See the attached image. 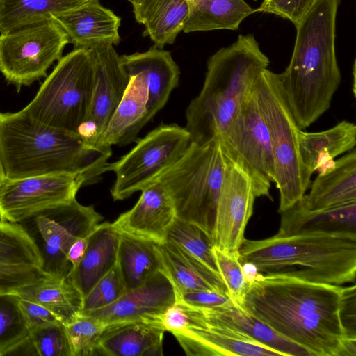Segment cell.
<instances>
[{"mask_svg":"<svg viewBox=\"0 0 356 356\" xmlns=\"http://www.w3.org/2000/svg\"><path fill=\"white\" fill-rule=\"evenodd\" d=\"M343 288L259 273L248 286L244 309L312 356H341Z\"/></svg>","mask_w":356,"mask_h":356,"instance_id":"6da1fadb","label":"cell"},{"mask_svg":"<svg viewBox=\"0 0 356 356\" xmlns=\"http://www.w3.org/2000/svg\"><path fill=\"white\" fill-rule=\"evenodd\" d=\"M340 0H316L295 26L296 36L287 67L279 74L288 104L304 130L330 107L341 75L335 49Z\"/></svg>","mask_w":356,"mask_h":356,"instance_id":"7a4b0ae2","label":"cell"},{"mask_svg":"<svg viewBox=\"0 0 356 356\" xmlns=\"http://www.w3.org/2000/svg\"><path fill=\"white\" fill-rule=\"evenodd\" d=\"M111 149L88 146L76 134L40 123L22 110L0 113V156L7 179L68 173L86 186L106 172Z\"/></svg>","mask_w":356,"mask_h":356,"instance_id":"3957f363","label":"cell"},{"mask_svg":"<svg viewBox=\"0 0 356 356\" xmlns=\"http://www.w3.org/2000/svg\"><path fill=\"white\" fill-rule=\"evenodd\" d=\"M269 59L253 34L239 35L207 60L202 88L186 111L191 142L203 144L224 133L238 115Z\"/></svg>","mask_w":356,"mask_h":356,"instance_id":"277c9868","label":"cell"},{"mask_svg":"<svg viewBox=\"0 0 356 356\" xmlns=\"http://www.w3.org/2000/svg\"><path fill=\"white\" fill-rule=\"evenodd\" d=\"M241 263L253 264L259 273L341 285L355 283L356 235L301 233L261 239L245 238Z\"/></svg>","mask_w":356,"mask_h":356,"instance_id":"5b68a950","label":"cell"},{"mask_svg":"<svg viewBox=\"0 0 356 356\" xmlns=\"http://www.w3.org/2000/svg\"><path fill=\"white\" fill-rule=\"evenodd\" d=\"M226 165L218 137L203 144L191 142L156 180L170 197L176 217L197 226L211 243Z\"/></svg>","mask_w":356,"mask_h":356,"instance_id":"8992f818","label":"cell"},{"mask_svg":"<svg viewBox=\"0 0 356 356\" xmlns=\"http://www.w3.org/2000/svg\"><path fill=\"white\" fill-rule=\"evenodd\" d=\"M258 104L268 128L273 152L278 212L292 207L311 186V175L303 165L298 149V127L280 81L279 74L268 68L255 83Z\"/></svg>","mask_w":356,"mask_h":356,"instance_id":"52a82bcc","label":"cell"},{"mask_svg":"<svg viewBox=\"0 0 356 356\" xmlns=\"http://www.w3.org/2000/svg\"><path fill=\"white\" fill-rule=\"evenodd\" d=\"M93 83L94 68L88 49L74 48L58 60L22 111L40 123L77 134L89 113Z\"/></svg>","mask_w":356,"mask_h":356,"instance_id":"ba28073f","label":"cell"},{"mask_svg":"<svg viewBox=\"0 0 356 356\" xmlns=\"http://www.w3.org/2000/svg\"><path fill=\"white\" fill-rule=\"evenodd\" d=\"M104 217L76 198L38 211L18 222L34 243L41 270L56 279L67 277L72 266L67 254L72 243L88 236Z\"/></svg>","mask_w":356,"mask_h":356,"instance_id":"9c48e42d","label":"cell"},{"mask_svg":"<svg viewBox=\"0 0 356 356\" xmlns=\"http://www.w3.org/2000/svg\"><path fill=\"white\" fill-rule=\"evenodd\" d=\"M191 143L188 131L177 124H162L152 130L119 160L108 163L106 171L115 175L111 189L113 199L123 200L156 181Z\"/></svg>","mask_w":356,"mask_h":356,"instance_id":"30bf717a","label":"cell"},{"mask_svg":"<svg viewBox=\"0 0 356 356\" xmlns=\"http://www.w3.org/2000/svg\"><path fill=\"white\" fill-rule=\"evenodd\" d=\"M68 43L65 32L52 19L2 33L0 73L19 92L46 76Z\"/></svg>","mask_w":356,"mask_h":356,"instance_id":"8fae6325","label":"cell"},{"mask_svg":"<svg viewBox=\"0 0 356 356\" xmlns=\"http://www.w3.org/2000/svg\"><path fill=\"white\" fill-rule=\"evenodd\" d=\"M218 138L224 154L250 179L256 197H270L275 182L274 161L254 84L238 115Z\"/></svg>","mask_w":356,"mask_h":356,"instance_id":"7c38bea8","label":"cell"},{"mask_svg":"<svg viewBox=\"0 0 356 356\" xmlns=\"http://www.w3.org/2000/svg\"><path fill=\"white\" fill-rule=\"evenodd\" d=\"M83 186L82 177L68 173L6 178L0 185V220L18 223L38 211L76 198Z\"/></svg>","mask_w":356,"mask_h":356,"instance_id":"4fadbf2b","label":"cell"},{"mask_svg":"<svg viewBox=\"0 0 356 356\" xmlns=\"http://www.w3.org/2000/svg\"><path fill=\"white\" fill-rule=\"evenodd\" d=\"M225 157L227 165L218 200L212 245L223 252L234 254L238 252L245 239L256 196L248 177Z\"/></svg>","mask_w":356,"mask_h":356,"instance_id":"5bb4252c","label":"cell"},{"mask_svg":"<svg viewBox=\"0 0 356 356\" xmlns=\"http://www.w3.org/2000/svg\"><path fill=\"white\" fill-rule=\"evenodd\" d=\"M176 301L172 283L165 273L159 270L139 286L127 290L113 303L81 314L107 323L139 319L159 321V316Z\"/></svg>","mask_w":356,"mask_h":356,"instance_id":"9a60e30c","label":"cell"},{"mask_svg":"<svg viewBox=\"0 0 356 356\" xmlns=\"http://www.w3.org/2000/svg\"><path fill=\"white\" fill-rule=\"evenodd\" d=\"M87 49L93 64L94 83L86 120L96 126L99 139L123 97L129 77L112 44H101Z\"/></svg>","mask_w":356,"mask_h":356,"instance_id":"2e32d148","label":"cell"},{"mask_svg":"<svg viewBox=\"0 0 356 356\" xmlns=\"http://www.w3.org/2000/svg\"><path fill=\"white\" fill-rule=\"evenodd\" d=\"M177 302L186 314L188 325L208 324L228 327L280 352L283 356H312L307 350L283 337L234 303L212 308H196Z\"/></svg>","mask_w":356,"mask_h":356,"instance_id":"e0dca14e","label":"cell"},{"mask_svg":"<svg viewBox=\"0 0 356 356\" xmlns=\"http://www.w3.org/2000/svg\"><path fill=\"white\" fill-rule=\"evenodd\" d=\"M135 205L112 222L122 234L162 243L176 218L170 197L158 181L141 191Z\"/></svg>","mask_w":356,"mask_h":356,"instance_id":"ac0fdd59","label":"cell"},{"mask_svg":"<svg viewBox=\"0 0 356 356\" xmlns=\"http://www.w3.org/2000/svg\"><path fill=\"white\" fill-rule=\"evenodd\" d=\"M172 334L190 356H283L280 352L222 326L188 325Z\"/></svg>","mask_w":356,"mask_h":356,"instance_id":"d6986e66","label":"cell"},{"mask_svg":"<svg viewBox=\"0 0 356 356\" xmlns=\"http://www.w3.org/2000/svg\"><path fill=\"white\" fill-rule=\"evenodd\" d=\"M51 19L65 32L74 48L88 49L101 44L118 45L120 41V17L102 6L99 0H90L54 14Z\"/></svg>","mask_w":356,"mask_h":356,"instance_id":"ffe728a7","label":"cell"},{"mask_svg":"<svg viewBox=\"0 0 356 356\" xmlns=\"http://www.w3.org/2000/svg\"><path fill=\"white\" fill-rule=\"evenodd\" d=\"M165 332L161 323L153 320L108 323L98 341L95 355H163Z\"/></svg>","mask_w":356,"mask_h":356,"instance_id":"44dd1931","label":"cell"},{"mask_svg":"<svg viewBox=\"0 0 356 356\" xmlns=\"http://www.w3.org/2000/svg\"><path fill=\"white\" fill-rule=\"evenodd\" d=\"M148 89L141 73L129 76L123 97L102 132L98 142L99 149L123 146L136 140L140 129L151 120L148 108Z\"/></svg>","mask_w":356,"mask_h":356,"instance_id":"7402d4cb","label":"cell"},{"mask_svg":"<svg viewBox=\"0 0 356 356\" xmlns=\"http://www.w3.org/2000/svg\"><path fill=\"white\" fill-rule=\"evenodd\" d=\"M129 76L144 75L148 89L147 108L151 119L165 106L180 76L178 65L169 51L156 46L147 51L120 56Z\"/></svg>","mask_w":356,"mask_h":356,"instance_id":"603a6c76","label":"cell"},{"mask_svg":"<svg viewBox=\"0 0 356 356\" xmlns=\"http://www.w3.org/2000/svg\"><path fill=\"white\" fill-rule=\"evenodd\" d=\"M311 190L298 201L309 211L326 209L356 202V149L321 170Z\"/></svg>","mask_w":356,"mask_h":356,"instance_id":"cb8c5ba5","label":"cell"},{"mask_svg":"<svg viewBox=\"0 0 356 356\" xmlns=\"http://www.w3.org/2000/svg\"><path fill=\"white\" fill-rule=\"evenodd\" d=\"M120 234L107 222L99 223L90 233L83 257L67 276L83 298L116 264Z\"/></svg>","mask_w":356,"mask_h":356,"instance_id":"d4e9b609","label":"cell"},{"mask_svg":"<svg viewBox=\"0 0 356 356\" xmlns=\"http://www.w3.org/2000/svg\"><path fill=\"white\" fill-rule=\"evenodd\" d=\"M280 213L278 235L301 233L356 235V202L323 210L309 211L298 201Z\"/></svg>","mask_w":356,"mask_h":356,"instance_id":"484cf974","label":"cell"},{"mask_svg":"<svg viewBox=\"0 0 356 356\" xmlns=\"http://www.w3.org/2000/svg\"><path fill=\"white\" fill-rule=\"evenodd\" d=\"M157 245L163 272L170 280L176 293L208 290L227 294L226 286L218 273L176 243L166 240Z\"/></svg>","mask_w":356,"mask_h":356,"instance_id":"4316f807","label":"cell"},{"mask_svg":"<svg viewBox=\"0 0 356 356\" xmlns=\"http://www.w3.org/2000/svg\"><path fill=\"white\" fill-rule=\"evenodd\" d=\"M136 20L145 26L143 35H149L155 46L163 49L172 44L183 31L189 13L186 0H129Z\"/></svg>","mask_w":356,"mask_h":356,"instance_id":"83f0119b","label":"cell"},{"mask_svg":"<svg viewBox=\"0 0 356 356\" xmlns=\"http://www.w3.org/2000/svg\"><path fill=\"white\" fill-rule=\"evenodd\" d=\"M297 135L302 163L311 175L356 145V125L346 120L319 132L299 129Z\"/></svg>","mask_w":356,"mask_h":356,"instance_id":"f1b7e54d","label":"cell"},{"mask_svg":"<svg viewBox=\"0 0 356 356\" xmlns=\"http://www.w3.org/2000/svg\"><path fill=\"white\" fill-rule=\"evenodd\" d=\"M189 13L185 33L218 29L237 30L256 12L244 0H186Z\"/></svg>","mask_w":356,"mask_h":356,"instance_id":"f546056e","label":"cell"},{"mask_svg":"<svg viewBox=\"0 0 356 356\" xmlns=\"http://www.w3.org/2000/svg\"><path fill=\"white\" fill-rule=\"evenodd\" d=\"M17 294L20 298L44 306L65 325L81 314L83 297L68 277H49L42 282L24 286Z\"/></svg>","mask_w":356,"mask_h":356,"instance_id":"4dcf8cb0","label":"cell"},{"mask_svg":"<svg viewBox=\"0 0 356 356\" xmlns=\"http://www.w3.org/2000/svg\"><path fill=\"white\" fill-rule=\"evenodd\" d=\"M157 244L121 233L117 264L127 290L139 286L153 273L163 271Z\"/></svg>","mask_w":356,"mask_h":356,"instance_id":"1f68e13d","label":"cell"},{"mask_svg":"<svg viewBox=\"0 0 356 356\" xmlns=\"http://www.w3.org/2000/svg\"><path fill=\"white\" fill-rule=\"evenodd\" d=\"M90 1V0H89ZM88 0H0V33L51 20Z\"/></svg>","mask_w":356,"mask_h":356,"instance_id":"d6a6232c","label":"cell"},{"mask_svg":"<svg viewBox=\"0 0 356 356\" xmlns=\"http://www.w3.org/2000/svg\"><path fill=\"white\" fill-rule=\"evenodd\" d=\"M38 250L19 223L0 220V268H41Z\"/></svg>","mask_w":356,"mask_h":356,"instance_id":"836d02e7","label":"cell"},{"mask_svg":"<svg viewBox=\"0 0 356 356\" xmlns=\"http://www.w3.org/2000/svg\"><path fill=\"white\" fill-rule=\"evenodd\" d=\"M30 333L17 293H0V356L13 355Z\"/></svg>","mask_w":356,"mask_h":356,"instance_id":"e575fe53","label":"cell"},{"mask_svg":"<svg viewBox=\"0 0 356 356\" xmlns=\"http://www.w3.org/2000/svg\"><path fill=\"white\" fill-rule=\"evenodd\" d=\"M166 240L176 243L219 274L213 246L205 233L197 226L176 217L168 230Z\"/></svg>","mask_w":356,"mask_h":356,"instance_id":"d590c367","label":"cell"},{"mask_svg":"<svg viewBox=\"0 0 356 356\" xmlns=\"http://www.w3.org/2000/svg\"><path fill=\"white\" fill-rule=\"evenodd\" d=\"M108 323L81 314L65 325L72 356L95 355L98 341Z\"/></svg>","mask_w":356,"mask_h":356,"instance_id":"8d00e7d4","label":"cell"},{"mask_svg":"<svg viewBox=\"0 0 356 356\" xmlns=\"http://www.w3.org/2000/svg\"><path fill=\"white\" fill-rule=\"evenodd\" d=\"M213 251L218 273L227 291V295L238 307L244 309L245 298L249 284L246 282L239 260V254H228L213 247Z\"/></svg>","mask_w":356,"mask_h":356,"instance_id":"74e56055","label":"cell"},{"mask_svg":"<svg viewBox=\"0 0 356 356\" xmlns=\"http://www.w3.org/2000/svg\"><path fill=\"white\" fill-rule=\"evenodd\" d=\"M126 291L124 282L116 263L83 298L81 313L106 307L115 302Z\"/></svg>","mask_w":356,"mask_h":356,"instance_id":"f35d334b","label":"cell"},{"mask_svg":"<svg viewBox=\"0 0 356 356\" xmlns=\"http://www.w3.org/2000/svg\"><path fill=\"white\" fill-rule=\"evenodd\" d=\"M29 341L40 356H72L65 326L56 322L31 330Z\"/></svg>","mask_w":356,"mask_h":356,"instance_id":"ab89813d","label":"cell"},{"mask_svg":"<svg viewBox=\"0 0 356 356\" xmlns=\"http://www.w3.org/2000/svg\"><path fill=\"white\" fill-rule=\"evenodd\" d=\"M49 277L40 268H0V293H18L24 286Z\"/></svg>","mask_w":356,"mask_h":356,"instance_id":"60d3db41","label":"cell"},{"mask_svg":"<svg viewBox=\"0 0 356 356\" xmlns=\"http://www.w3.org/2000/svg\"><path fill=\"white\" fill-rule=\"evenodd\" d=\"M316 0H263L256 12L270 13L289 20L296 26Z\"/></svg>","mask_w":356,"mask_h":356,"instance_id":"b9f144b4","label":"cell"},{"mask_svg":"<svg viewBox=\"0 0 356 356\" xmlns=\"http://www.w3.org/2000/svg\"><path fill=\"white\" fill-rule=\"evenodd\" d=\"M177 301L196 308H212L233 303L227 294L208 290L176 293Z\"/></svg>","mask_w":356,"mask_h":356,"instance_id":"7bdbcfd3","label":"cell"},{"mask_svg":"<svg viewBox=\"0 0 356 356\" xmlns=\"http://www.w3.org/2000/svg\"><path fill=\"white\" fill-rule=\"evenodd\" d=\"M19 302L31 330L36 327L60 322L56 315L38 302L19 296Z\"/></svg>","mask_w":356,"mask_h":356,"instance_id":"ee69618b","label":"cell"},{"mask_svg":"<svg viewBox=\"0 0 356 356\" xmlns=\"http://www.w3.org/2000/svg\"><path fill=\"white\" fill-rule=\"evenodd\" d=\"M356 287L353 284L343 288L341 320L345 334L348 338H356Z\"/></svg>","mask_w":356,"mask_h":356,"instance_id":"f6af8a7d","label":"cell"},{"mask_svg":"<svg viewBox=\"0 0 356 356\" xmlns=\"http://www.w3.org/2000/svg\"><path fill=\"white\" fill-rule=\"evenodd\" d=\"M159 321L165 331L172 334L184 329L188 325V318L177 302L159 316Z\"/></svg>","mask_w":356,"mask_h":356,"instance_id":"bcb514c9","label":"cell"},{"mask_svg":"<svg viewBox=\"0 0 356 356\" xmlns=\"http://www.w3.org/2000/svg\"><path fill=\"white\" fill-rule=\"evenodd\" d=\"M89 234L75 241L67 252V259L72 265V268L79 265L85 254L88 243Z\"/></svg>","mask_w":356,"mask_h":356,"instance_id":"7dc6e473","label":"cell"},{"mask_svg":"<svg viewBox=\"0 0 356 356\" xmlns=\"http://www.w3.org/2000/svg\"><path fill=\"white\" fill-rule=\"evenodd\" d=\"M242 265L243 272L245 279L248 284L250 285L257 278L259 273L257 267L252 263L243 262Z\"/></svg>","mask_w":356,"mask_h":356,"instance_id":"c3c4849f","label":"cell"},{"mask_svg":"<svg viewBox=\"0 0 356 356\" xmlns=\"http://www.w3.org/2000/svg\"><path fill=\"white\" fill-rule=\"evenodd\" d=\"M5 179H6V177L4 175V172H3V169L1 161V156H0V185L2 184V182L4 181Z\"/></svg>","mask_w":356,"mask_h":356,"instance_id":"681fc988","label":"cell"},{"mask_svg":"<svg viewBox=\"0 0 356 356\" xmlns=\"http://www.w3.org/2000/svg\"><path fill=\"white\" fill-rule=\"evenodd\" d=\"M353 94L355 95V62L353 63Z\"/></svg>","mask_w":356,"mask_h":356,"instance_id":"f907efd6","label":"cell"},{"mask_svg":"<svg viewBox=\"0 0 356 356\" xmlns=\"http://www.w3.org/2000/svg\"><path fill=\"white\" fill-rule=\"evenodd\" d=\"M254 1H257V0H254Z\"/></svg>","mask_w":356,"mask_h":356,"instance_id":"816d5d0a","label":"cell"},{"mask_svg":"<svg viewBox=\"0 0 356 356\" xmlns=\"http://www.w3.org/2000/svg\"><path fill=\"white\" fill-rule=\"evenodd\" d=\"M88 1H89V0H88Z\"/></svg>","mask_w":356,"mask_h":356,"instance_id":"f5cc1de1","label":"cell"}]
</instances>
